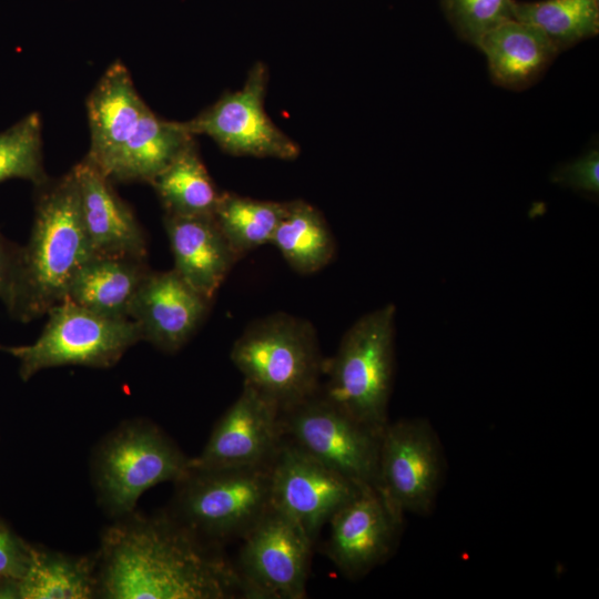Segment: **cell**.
<instances>
[{
  "mask_svg": "<svg viewBox=\"0 0 599 599\" xmlns=\"http://www.w3.org/2000/svg\"><path fill=\"white\" fill-rule=\"evenodd\" d=\"M97 579L109 599L241 598L233 562L171 515L109 527Z\"/></svg>",
  "mask_w": 599,
  "mask_h": 599,
  "instance_id": "obj_1",
  "label": "cell"
},
{
  "mask_svg": "<svg viewBox=\"0 0 599 599\" xmlns=\"http://www.w3.org/2000/svg\"><path fill=\"white\" fill-rule=\"evenodd\" d=\"M189 470L190 458L158 427L144 422L118 428L94 459L99 498L116 516L131 515L143 493L161 483H176Z\"/></svg>",
  "mask_w": 599,
  "mask_h": 599,
  "instance_id": "obj_7",
  "label": "cell"
},
{
  "mask_svg": "<svg viewBox=\"0 0 599 599\" xmlns=\"http://www.w3.org/2000/svg\"><path fill=\"white\" fill-rule=\"evenodd\" d=\"M18 583L19 599H89L98 579L89 560L31 548L28 568Z\"/></svg>",
  "mask_w": 599,
  "mask_h": 599,
  "instance_id": "obj_24",
  "label": "cell"
},
{
  "mask_svg": "<svg viewBox=\"0 0 599 599\" xmlns=\"http://www.w3.org/2000/svg\"><path fill=\"white\" fill-rule=\"evenodd\" d=\"M271 465L190 468L171 516L217 547L242 539L271 508Z\"/></svg>",
  "mask_w": 599,
  "mask_h": 599,
  "instance_id": "obj_5",
  "label": "cell"
},
{
  "mask_svg": "<svg viewBox=\"0 0 599 599\" xmlns=\"http://www.w3.org/2000/svg\"><path fill=\"white\" fill-rule=\"evenodd\" d=\"M404 516L372 486H364L328 520L323 552L348 579L365 577L395 551Z\"/></svg>",
  "mask_w": 599,
  "mask_h": 599,
  "instance_id": "obj_13",
  "label": "cell"
},
{
  "mask_svg": "<svg viewBox=\"0 0 599 599\" xmlns=\"http://www.w3.org/2000/svg\"><path fill=\"white\" fill-rule=\"evenodd\" d=\"M29 242L20 246L14 300L9 313L30 322L65 298L80 267L93 256L82 223L72 171L35 187Z\"/></svg>",
  "mask_w": 599,
  "mask_h": 599,
  "instance_id": "obj_2",
  "label": "cell"
},
{
  "mask_svg": "<svg viewBox=\"0 0 599 599\" xmlns=\"http://www.w3.org/2000/svg\"><path fill=\"white\" fill-rule=\"evenodd\" d=\"M552 181L575 191L597 195L599 192L598 149H591L580 158L558 167L552 174Z\"/></svg>",
  "mask_w": 599,
  "mask_h": 599,
  "instance_id": "obj_29",
  "label": "cell"
},
{
  "mask_svg": "<svg viewBox=\"0 0 599 599\" xmlns=\"http://www.w3.org/2000/svg\"><path fill=\"white\" fill-rule=\"evenodd\" d=\"M512 0H443L459 37L475 45L496 26L511 19Z\"/></svg>",
  "mask_w": 599,
  "mask_h": 599,
  "instance_id": "obj_28",
  "label": "cell"
},
{
  "mask_svg": "<svg viewBox=\"0 0 599 599\" xmlns=\"http://www.w3.org/2000/svg\"><path fill=\"white\" fill-rule=\"evenodd\" d=\"M278 407L246 383L215 424L190 468L258 466L272 463L281 444Z\"/></svg>",
  "mask_w": 599,
  "mask_h": 599,
  "instance_id": "obj_14",
  "label": "cell"
},
{
  "mask_svg": "<svg viewBox=\"0 0 599 599\" xmlns=\"http://www.w3.org/2000/svg\"><path fill=\"white\" fill-rule=\"evenodd\" d=\"M511 16L540 30L559 52L599 31V0H512Z\"/></svg>",
  "mask_w": 599,
  "mask_h": 599,
  "instance_id": "obj_26",
  "label": "cell"
},
{
  "mask_svg": "<svg viewBox=\"0 0 599 599\" xmlns=\"http://www.w3.org/2000/svg\"><path fill=\"white\" fill-rule=\"evenodd\" d=\"M6 581L0 585V598H19L18 596V580L4 579Z\"/></svg>",
  "mask_w": 599,
  "mask_h": 599,
  "instance_id": "obj_32",
  "label": "cell"
},
{
  "mask_svg": "<svg viewBox=\"0 0 599 599\" xmlns=\"http://www.w3.org/2000/svg\"><path fill=\"white\" fill-rule=\"evenodd\" d=\"M148 109L125 64L114 61L87 99L90 149L85 159L103 173Z\"/></svg>",
  "mask_w": 599,
  "mask_h": 599,
  "instance_id": "obj_17",
  "label": "cell"
},
{
  "mask_svg": "<svg viewBox=\"0 0 599 599\" xmlns=\"http://www.w3.org/2000/svg\"><path fill=\"white\" fill-rule=\"evenodd\" d=\"M286 207L287 202L263 201L223 192L213 217L240 258L261 245L271 244Z\"/></svg>",
  "mask_w": 599,
  "mask_h": 599,
  "instance_id": "obj_25",
  "label": "cell"
},
{
  "mask_svg": "<svg viewBox=\"0 0 599 599\" xmlns=\"http://www.w3.org/2000/svg\"><path fill=\"white\" fill-rule=\"evenodd\" d=\"M194 138L181 122L161 119L149 108L102 174L111 182L151 184Z\"/></svg>",
  "mask_w": 599,
  "mask_h": 599,
  "instance_id": "obj_21",
  "label": "cell"
},
{
  "mask_svg": "<svg viewBox=\"0 0 599 599\" xmlns=\"http://www.w3.org/2000/svg\"><path fill=\"white\" fill-rule=\"evenodd\" d=\"M395 307L387 304L359 317L336 353L325 358L321 393L337 407L383 432L394 376Z\"/></svg>",
  "mask_w": 599,
  "mask_h": 599,
  "instance_id": "obj_4",
  "label": "cell"
},
{
  "mask_svg": "<svg viewBox=\"0 0 599 599\" xmlns=\"http://www.w3.org/2000/svg\"><path fill=\"white\" fill-rule=\"evenodd\" d=\"M210 304L173 268L150 271L133 301L130 318L139 325L142 341L173 353L196 332Z\"/></svg>",
  "mask_w": 599,
  "mask_h": 599,
  "instance_id": "obj_15",
  "label": "cell"
},
{
  "mask_svg": "<svg viewBox=\"0 0 599 599\" xmlns=\"http://www.w3.org/2000/svg\"><path fill=\"white\" fill-rule=\"evenodd\" d=\"M287 264L308 275L321 271L334 257V236L321 212L302 200L288 201L272 242Z\"/></svg>",
  "mask_w": 599,
  "mask_h": 599,
  "instance_id": "obj_22",
  "label": "cell"
},
{
  "mask_svg": "<svg viewBox=\"0 0 599 599\" xmlns=\"http://www.w3.org/2000/svg\"><path fill=\"white\" fill-rule=\"evenodd\" d=\"M173 270L203 296L213 300L238 257L213 216L165 214Z\"/></svg>",
  "mask_w": 599,
  "mask_h": 599,
  "instance_id": "obj_18",
  "label": "cell"
},
{
  "mask_svg": "<svg viewBox=\"0 0 599 599\" xmlns=\"http://www.w3.org/2000/svg\"><path fill=\"white\" fill-rule=\"evenodd\" d=\"M444 465L439 440L427 420L388 422L380 437L376 488L399 515H428L441 486Z\"/></svg>",
  "mask_w": 599,
  "mask_h": 599,
  "instance_id": "obj_10",
  "label": "cell"
},
{
  "mask_svg": "<svg viewBox=\"0 0 599 599\" xmlns=\"http://www.w3.org/2000/svg\"><path fill=\"white\" fill-rule=\"evenodd\" d=\"M165 214L213 216L221 192L217 191L192 140L151 182Z\"/></svg>",
  "mask_w": 599,
  "mask_h": 599,
  "instance_id": "obj_23",
  "label": "cell"
},
{
  "mask_svg": "<svg viewBox=\"0 0 599 599\" xmlns=\"http://www.w3.org/2000/svg\"><path fill=\"white\" fill-rule=\"evenodd\" d=\"M267 68L256 62L247 73L244 85L224 93L182 126L193 136L206 135L233 155L294 160L298 144L277 128L267 115L264 98Z\"/></svg>",
  "mask_w": 599,
  "mask_h": 599,
  "instance_id": "obj_11",
  "label": "cell"
},
{
  "mask_svg": "<svg viewBox=\"0 0 599 599\" xmlns=\"http://www.w3.org/2000/svg\"><path fill=\"white\" fill-rule=\"evenodd\" d=\"M230 357L248 384L281 410L321 389L325 357L313 325L286 313L251 323Z\"/></svg>",
  "mask_w": 599,
  "mask_h": 599,
  "instance_id": "obj_3",
  "label": "cell"
},
{
  "mask_svg": "<svg viewBox=\"0 0 599 599\" xmlns=\"http://www.w3.org/2000/svg\"><path fill=\"white\" fill-rule=\"evenodd\" d=\"M47 315L48 321L34 343L0 346L19 361L23 380L45 368L65 365L109 368L142 341L133 319L99 315L68 298L52 306Z\"/></svg>",
  "mask_w": 599,
  "mask_h": 599,
  "instance_id": "obj_6",
  "label": "cell"
},
{
  "mask_svg": "<svg viewBox=\"0 0 599 599\" xmlns=\"http://www.w3.org/2000/svg\"><path fill=\"white\" fill-rule=\"evenodd\" d=\"M20 246L0 233V300L9 311L13 304L19 268Z\"/></svg>",
  "mask_w": 599,
  "mask_h": 599,
  "instance_id": "obj_31",
  "label": "cell"
},
{
  "mask_svg": "<svg viewBox=\"0 0 599 599\" xmlns=\"http://www.w3.org/2000/svg\"><path fill=\"white\" fill-rule=\"evenodd\" d=\"M150 271L146 258L93 255L72 278L65 298L99 315L130 318Z\"/></svg>",
  "mask_w": 599,
  "mask_h": 599,
  "instance_id": "obj_20",
  "label": "cell"
},
{
  "mask_svg": "<svg viewBox=\"0 0 599 599\" xmlns=\"http://www.w3.org/2000/svg\"><path fill=\"white\" fill-rule=\"evenodd\" d=\"M477 47L487 58L493 80L512 90L532 84L559 53L540 30L514 18L488 31Z\"/></svg>",
  "mask_w": 599,
  "mask_h": 599,
  "instance_id": "obj_19",
  "label": "cell"
},
{
  "mask_svg": "<svg viewBox=\"0 0 599 599\" xmlns=\"http://www.w3.org/2000/svg\"><path fill=\"white\" fill-rule=\"evenodd\" d=\"M282 437L361 486H377L382 433L357 420L321 389L280 412ZM377 489V488H376Z\"/></svg>",
  "mask_w": 599,
  "mask_h": 599,
  "instance_id": "obj_8",
  "label": "cell"
},
{
  "mask_svg": "<svg viewBox=\"0 0 599 599\" xmlns=\"http://www.w3.org/2000/svg\"><path fill=\"white\" fill-rule=\"evenodd\" d=\"M31 548L0 524V577L20 580L30 562Z\"/></svg>",
  "mask_w": 599,
  "mask_h": 599,
  "instance_id": "obj_30",
  "label": "cell"
},
{
  "mask_svg": "<svg viewBox=\"0 0 599 599\" xmlns=\"http://www.w3.org/2000/svg\"><path fill=\"white\" fill-rule=\"evenodd\" d=\"M71 171L92 254L146 258L145 234L112 182L85 158Z\"/></svg>",
  "mask_w": 599,
  "mask_h": 599,
  "instance_id": "obj_16",
  "label": "cell"
},
{
  "mask_svg": "<svg viewBox=\"0 0 599 599\" xmlns=\"http://www.w3.org/2000/svg\"><path fill=\"white\" fill-rule=\"evenodd\" d=\"M362 487L284 438L271 465V506L293 519L314 544Z\"/></svg>",
  "mask_w": 599,
  "mask_h": 599,
  "instance_id": "obj_12",
  "label": "cell"
},
{
  "mask_svg": "<svg viewBox=\"0 0 599 599\" xmlns=\"http://www.w3.org/2000/svg\"><path fill=\"white\" fill-rule=\"evenodd\" d=\"M42 123L30 113L0 133V182L23 179L37 187L49 177L42 159Z\"/></svg>",
  "mask_w": 599,
  "mask_h": 599,
  "instance_id": "obj_27",
  "label": "cell"
},
{
  "mask_svg": "<svg viewBox=\"0 0 599 599\" xmlns=\"http://www.w3.org/2000/svg\"><path fill=\"white\" fill-rule=\"evenodd\" d=\"M241 540L233 564L241 598L306 597L315 544L293 519L271 506Z\"/></svg>",
  "mask_w": 599,
  "mask_h": 599,
  "instance_id": "obj_9",
  "label": "cell"
}]
</instances>
